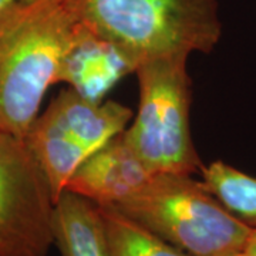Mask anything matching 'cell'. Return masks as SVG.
<instances>
[{"label":"cell","instance_id":"13","mask_svg":"<svg viewBox=\"0 0 256 256\" xmlns=\"http://www.w3.org/2000/svg\"><path fill=\"white\" fill-rule=\"evenodd\" d=\"M24 2H28V0H0V13H3L4 10L10 9L16 4L24 3Z\"/></svg>","mask_w":256,"mask_h":256},{"label":"cell","instance_id":"9","mask_svg":"<svg viewBox=\"0 0 256 256\" xmlns=\"http://www.w3.org/2000/svg\"><path fill=\"white\" fill-rule=\"evenodd\" d=\"M54 236L62 256H108L97 204L74 192L56 202Z\"/></svg>","mask_w":256,"mask_h":256},{"label":"cell","instance_id":"7","mask_svg":"<svg viewBox=\"0 0 256 256\" xmlns=\"http://www.w3.org/2000/svg\"><path fill=\"white\" fill-rule=\"evenodd\" d=\"M152 175L156 174L132 151L122 131L78 166L66 191L97 205H116L140 190Z\"/></svg>","mask_w":256,"mask_h":256},{"label":"cell","instance_id":"6","mask_svg":"<svg viewBox=\"0 0 256 256\" xmlns=\"http://www.w3.org/2000/svg\"><path fill=\"white\" fill-rule=\"evenodd\" d=\"M56 198L26 138L0 130V256H47Z\"/></svg>","mask_w":256,"mask_h":256},{"label":"cell","instance_id":"5","mask_svg":"<svg viewBox=\"0 0 256 256\" xmlns=\"http://www.w3.org/2000/svg\"><path fill=\"white\" fill-rule=\"evenodd\" d=\"M132 111L116 101H92L68 87L28 128L26 141L46 172L56 202L78 166L121 134Z\"/></svg>","mask_w":256,"mask_h":256},{"label":"cell","instance_id":"12","mask_svg":"<svg viewBox=\"0 0 256 256\" xmlns=\"http://www.w3.org/2000/svg\"><path fill=\"white\" fill-rule=\"evenodd\" d=\"M246 256H256V228L252 229L250 235L246 240V245L242 250Z\"/></svg>","mask_w":256,"mask_h":256},{"label":"cell","instance_id":"14","mask_svg":"<svg viewBox=\"0 0 256 256\" xmlns=\"http://www.w3.org/2000/svg\"><path fill=\"white\" fill-rule=\"evenodd\" d=\"M228 256H246L244 252H236V254H232V255H228Z\"/></svg>","mask_w":256,"mask_h":256},{"label":"cell","instance_id":"10","mask_svg":"<svg viewBox=\"0 0 256 256\" xmlns=\"http://www.w3.org/2000/svg\"><path fill=\"white\" fill-rule=\"evenodd\" d=\"M108 256H188L112 205H97Z\"/></svg>","mask_w":256,"mask_h":256},{"label":"cell","instance_id":"4","mask_svg":"<svg viewBox=\"0 0 256 256\" xmlns=\"http://www.w3.org/2000/svg\"><path fill=\"white\" fill-rule=\"evenodd\" d=\"M190 56L174 54L140 64V107L124 137L152 174L192 175L202 162L190 127L192 82Z\"/></svg>","mask_w":256,"mask_h":256},{"label":"cell","instance_id":"3","mask_svg":"<svg viewBox=\"0 0 256 256\" xmlns=\"http://www.w3.org/2000/svg\"><path fill=\"white\" fill-rule=\"evenodd\" d=\"M112 206L188 256L242 252L254 229L225 210L192 175H152Z\"/></svg>","mask_w":256,"mask_h":256},{"label":"cell","instance_id":"11","mask_svg":"<svg viewBox=\"0 0 256 256\" xmlns=\"http://www.w3.org/2000/svg\"><path fill=\"white\" fill-rule=\"evenodd\" d=\"M202 184L235 218L256 228V178L222 161L201 168Z\"/></svg>","mask_w":256,"mask_h":256},{"label":"cell","instance_id":"1","mask_svg":"<svg viewBox=\"0 0 256 256\" xmlns=\"http://www.w3.org/2000/svg\"><path fill=\"white\" fill-rule=\"evenodd\" d=\"M84 32L72 0H28L0 13V130L26 137Z\"/></svg>","mask_w":256,"mask_h":256},{"label":"cell","instance_id":"2","mask_svg":"<svg viewBox=\"0 0 256 256\" xmlns=\"http://www.w3.org/2000/svg\"><path fill=\"white\" fill-rule=\"evenodd\" d=\"M92 34L111 43L130 64L165 56L210 53L222 24L216 0H72Z\"/></svg>","mask_w":256,"mask_h":256},{"label":"cell","instance_id":"8","mask_svg":"<svg viewBox=\"0 0 256 256\" xmlns=\"http://www.w3.org/2000/svg\"><path fill=\"white\" fill-rule=\"evenodd\" d=\"M128 73L132 70L118 50L86 28L64 58L58 82H67L88 100L101 101Z\"/></svg>","mask_w":256,"mask_h":256}]
</instances>
